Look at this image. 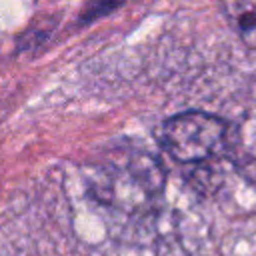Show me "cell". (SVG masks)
<instances>
[{"label":"cell","mask_w":256,"mask_h":256,"mask_svg":"<svg viewBox=\"0 0 256 256\" xmlns=\"http://www.w3.org/2000/svg\"><path fill=\"white\" fill-rule=\"evenodd\" d=\"M166 170L142 150H118L104 158L90 178V192L100 204L124 214H142L164 192Z\"/></svg>","instance_id":"cell-1"},{"label":"cell","mask_w":256,"mask_h":256,"mask_svg":"<svg viewBox=\"0 0 256 256\" xmlns=\"http://www.w3.org/2000/svg\"><path fill=\"white\" fill-rule=\"evenodd\" d=\"M232 128L206 112H184L156 128V140L168 156L182 164H208L230 154Z\"/></svg>","instance_id":"cell-2"},{"label":"cell","mask_w":256,"mask_h":256,"mask_svg":"<svg viewBox=\"0 0 256 256\" xmlns=\"http://www.w3.org/2000/svg\"><path fill=\"white\" fill-rule=\"evenodd\" d=\"M230 156L248 178L256 180V106H252L232 130Z\"/></svg>","instance_id":"cell-3"},{"label":"cell","mask_w":256,"mask_h":256,"mask_svg":"<svg viewBox=\"0 0 256 256\" xmlns=\"http://www.w3.org/2000/svg\"><path fill=\"white\" fill-rule=\"evenodd\" d=\"M226 14L248 48L256 50V0H224Z\"/></svg>","instance_id":"cell-4"}]
</instances>
